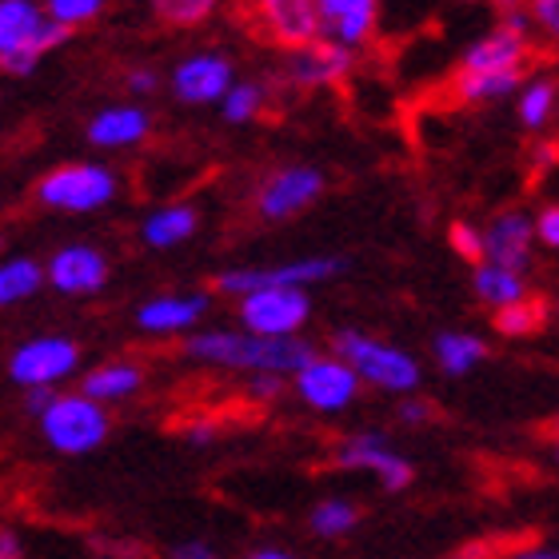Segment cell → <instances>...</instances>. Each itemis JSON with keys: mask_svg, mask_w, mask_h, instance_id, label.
Returning <instances> with one entry per match:
<instances>
[{"mask_svg": "<svg viewBox=\"0 0 559 559\" xmlns=\"http://www.w3.org/2000/svg\"><path fill=\"white\" fill-rule=\"evenodd\" d=\"M188 356L212 368H233V372L296 376L316 356V348L300 336H264L245 328V332H197L188 340Z\"/></svg>", "mask_w": 559, "mask_h": 559, "instance_id": "cell-1", "label": "cell"}, {"mask_svg": "<svg viewBox=\"0 0 559 559\" xmlns=\"http://www.w3.org/2000/svg\"><path fill=\"white\" fill-rule=\"evenodd\" d=\"M64 36L69 24L52 21L36 0H0V64L12 76H28Z\"/></svg>", "mask_w": 559, "mask_h": 559, "instance_id": "cell-2", "label": "cell"}, {"mask_svg": "<svg viewBox=\"0 0 559 559\" xmlns=\"http://www.w3.org/2000/svg\"><path fill=\"white\" fill-rule=\"evenodd\" d=\"M36 424L45 431V440L64 455H88L108 440V412L88 392L57 396Z\"/></svg>", "mask_w": 559, "mask_h": 559, "instance_id": "cell-3", "label": "cell"}, {"mask_svg": "<svg viewBox=\"0 0 559 559\" xmlns=\"http://www.w3.org/2000/svg\"><path fill=\"white\" fill-rule=\"evenodd\" d=\"M332 352H340L344 360H352V368L368 380V384L384 388V392H400L408 396L419 388V364L412 360L408 352L384 340H372L364 332H340L332 340Z\"/></svg>", "mask_w": 559, "mask_h": 559, "instance_id": "cell-4", "label": "cell"}, {"mask_svg": "<svg viewBox=\"0 0 559 559\" xmlns=\"http://www.w3.org/2000/svg\"><path fill=\"white\" fill-rule=\"evenodd\" d=\"M117 176L105 164H60L36 185V200L52 212H96L112 204Z\"/></svg>", "mask_w": 559, "mask_h": 559, "instance_id": "cell-5", "label": "cell"}, {"mask_svg": "<svg viewBox=\"0 0 559 559\" xmlns=\"http://www.w3.org/2000/svg\"><path fill=\"white\" fill-rule=\"evenodd\" d=\"M308 316H312V300L296 284H264L240 296V324L264 336H300Z\"/></svg>", "mask_w": 559, "mask_h": 559, "instance_id": "cell-6", "label": "cell"}, {"mask_svg": "<svg viewBox=\"0 0 559 559\" xmlns=\"http://www.w3.org/2000/svg\"><path fill=\"white\" fill-rule=\"evenodd\" d=\"M292 380H296V392H300V400L308 408L336 416V412H344L356 400L364 376L352 368V360L332 352V356H312Z\"/></svg>", "mask_w": 559, "mask_h": 559, "instance_id": "cell-7", "label": "cell"}, {"mask_svg": "<svg viewBox=\"0 0 559 559\" xmlns=\"http://www.w3.org/2000/svg\"><path fill=\"white\" fill-rule=\"evenodd\" d=\"M76 360H81V348L64 336H40L28 340L12 352L9 360V380L16 388H40V384H60L76 372Z\"/></svg>", "mask_w": 559, "mask_h": 559, "instance_id": "cell-8", "label": "cell"}, {"mask_svg": "<svg viewBox=\"0 0 559 559\" xmlns=\"http://www.w3.org/2000/svg\"><path fill=\"white\" fill-rule=\"evenodd\" d=\"M344 269V260L336 257H304L288 260V264H272V269H233L216 276V288L224 296H245L252 288H264V284H296V288H312V284H324L336 272Z\"/></svg>", "mask_w": 559, "mask_h": 559, "instance_id": "cell-9", "label": "cell"}, {"mask_svg": "<svg viewBox=\"0 0 559 559\" xmlns=\"http://www.w3.org/2000/svg\"><path fill=\"white\" fill-rule=\"evenodd\" d=\"M257 21L272 45L284 52L312 45L324 36V9L320 0H257Z\"/></svg>", "mask_w": 559, "mask_h": 559, "instance_id": "cell-10", "label": "cell"}, {"mask_svg": "<svg viewBox=\"0 0 559 559\" xmlns=\"http://www.w3.org/2000/svg\"><path fill=\"white\" fill-rule=\"evenodd\" d=\"M336 464L352 467V472H372L384 491H404L412 484V464L380 431H360V436L344 440L336 452Z\"/></svg>", "mask_w": 559, "mask_h": 559, "instance_id": "cell-11", "label": "cell"}, {"mask_svg": "<svg viewBox=\"0 0 559 559\" xmlns=\"http://www.w3.org/2000/svg\"><path fill=\"white\" fill-rule=\"evenodd\" d=\"M324 192V176L308 168V164H288L272 173L264 185H260L257 209L264 221H288L296 212H304L308 204H316Z\"/></svg>", "mask_w": 559, "mask_h": 559, "instance_id": "cell-12", "label": "cell"}, {"mask_svg": "<svg viewBox=\"0 0 559 559\" xmlns=\"http://www.w3.org/2000/svg\"><path fill=\"white\" fill-rule=\"evenodd\" d=\"M233 84V64L221 52H197L173 69V93L180 105H216Z\"/></svg>", "mask_w": 559, "mask_h": 559, "instance_id": "cell-13", "label": "cell"}, {"mask_svg": "<svg viewBox=\"0 0 559 559\" xmlns=\"http://www.w3.org/2000/svg\"><path fill=\"white\" fill-rule=\"evenodd\" d=\"M352 69V48L332 40V36H320L312 45H300L288 52V72L292 84H300V88H328V84L344 81V72Z\"/></svg>", "mask_w": 559, "mask_h": 559, "instance_id": "cell-14", "label": "cell"}, {"mask_svg": "<svg viewBox=\"0 0 559 559\" xmlns=\"http://www.w3.org/2000/svg\"><path fill=\"white\" fill-rule=\"evenodd\" d=\"M108 280V260L88 245H69L60 248L57 257L48 260V284L64 296H93L105 288Z\"/></svg>", "mask_w": 559, "mask_h": 559, "instance_id": "cell-15", "label": "cell"}, {"mask_svg": "<svg viewBox=\"0 0 559 559\" xmlns=\"http://www.w3.org/2000/svg\"><path fill=\"white\" fill-rule=\"evenodd\" d=\"M209 312V296L204 292H185V296H156V300L140 304L136 328L148 336H180L200 324V316Z\"/></svg>", "mask_w": 559, "mask_h": 559, "instance_id": "cell-16", "label": "cell"}, {"mask_svg": "<svg viewBox=\"0 0 559 559\" xmlns=\"http://www.w3.org/2000/svg\"><path fill=\"white\" fill-rule=\"evenodd\" d=\"M488 236V260L496 264H508L515 272H527L532 264V245L539 240L536 233V221L527 216V212H503L496 221L484 228Z\"/></svg>", "mask_w": 559, "mask_h": 559, "instance_id": "cell-17", "label": "cell"}, {"mask_svg": "<svg viewBox=\"0 0 559 559\" xmlns=\"http://www.w3.org/2000/svg\"><path fill=\"white\" fill-rule=\"evenodd\" d=\"M320 9H324V36L360 48L376 28L380 0H320Z\"/></svg>", "mask_w": 559, "mask_h": 559, "instance_id": "cell-18", "label": "cell"}, {"mask_svg": "<svg viewBox=\"0 0 559 559\" xmlns=\"http://www.w3.org/2000/svg\"><path fill=\"white\" fill-rule=\"evenodd\" d=\"M148 129H152V120L144 108L117 105V108L96 112L93 124H88V140H93L96 148H129V144H140V140L148 136Z\"/></svg>", "mask_w": 559, "mask_h": 559, "instance_id": "cell-19", "label": "cell"}, {"mask_svg": "<svg viewBox=\"0 0 559 559\" xmlns=\"http://www.w3.org/2000/svg\"><path fill=\"white\" fill-rule=\"evenodd\" d=\"M472 288H476L479 300L491 304V308H503V304H515L527 296L524 272L508 269V264H496V260H479L476 276H472Z\"/></svg>", "mask_w": 559, "mask_h": 559, "instance_id": "cell-20", "label": "cell"}, {"mask_svg": "<svg viewBox=\"0 0 559 559\" xmlns=\"http://www.w3.org/2000/svg\"><path fill=\"white\" fill-rule=\"evenodd\" d=\"M436 364H440L448 376H467L472 368L488 360V344L472 332H440L436 336Z\"/></svg>", "mask_w": 559, "mask_h": 559, "instance_id": "cell-21", "label": "cell"}, {"mask_svg": "<svg viewBox=\"0 0 559 559\" xmlns=\"http://www.w3.org/2000/svg\"><path fill=\"white\" fill-rule=\"evenodd\" d=\"M144 384V372H140L136 364H100V368H93V372L84 376L81 392H88V396H96L100 404H112V400H129L136 388Z\"/></svg>", "mask_w": 559, "mask_h": 559, "instance_id": "cell-22", "label": "cell"}, {"mask_svg": "<svg viewBox=\"0 0 559 559\" xmlns=\"http://www.w3.org/2000/svg\"><path fill=\"white\" fill-rule=\"evenodd\" d=\"M524 88V69L515 72H460L455 76V96L464 105H484V100H503Z\"/></svg>", "mask_w": 559, "mask_h": 559, "instance_id": "cell-23", "label": "cell"}, {"mask_svg": "<svg viewBox=\"0 0 559 559\" xmlns=\"http://www.w3.org/2000/svg\"><path fill=\"white\" fill-rule=\"evenodd\" d=\"M192 233H197V212L188 209V204H168V209L152 212L144 228H140L148 248H176L185 245Z\"/></svg>", "mask_w": 559, "mask_h": 559, "instance_id": "cell-24", "label": "cell"}, {"mask_svg": "<svg viewBox=\"0 0 559 559\" xmlns=\"http://www.w3.org/2000/svg\"><path fill=\"white\" fill-rule=\"evenodd\" d=\"M515 112H520V124L532 132L548 129V120L559 112V84L548 76H536L520 88V100H515Z\"/></svg>", "mask_w": 559, "mask_h": 559, "instance_id": "cell-25", "label": "cell"}, {"mask_svg": "<svg viewBox=\"0 0 559 559\" xmlns=\"http://www.w3.org/2000/svg\"><path fill=\"white\" fill-rule=\"evenodd\" d=\"M45 284V269L28 257H12L0 264V304H21Z\"/></svg>", "mask_w": 559, "mask_h": 559, "instance_id": "cell-26", "label": "cell"}, {"mask_svg": "<svg viewBox=\"0 0 559 559\" xmlns=\"http://www.w3.org/2000/svg\"><path fill=\"white\" fill-rule=\"evenodd\" d=\"M544 320H548V308L536 296H524V300L496 308V328L503 336H532V332L544 328Z\"/></svg>", "mask_w": 559, "mask_h": 559, "instance_id": "cell-27", "label": "cell"}, {"mask_svg": "<svg viewBox=\"0 0 559 559\" xmlns=\"http://www.w3.org/2000/svg\"><path fill=\"white\" fill-rule=\"evenodd\" d=\"M356 520H360V512H356V503L348 500H324L312 508V520H308V527H312V536L320 539H344L356 527Z\"/></svg>", "mask_w": 559, "mask_h": 559, "instance_id": "cell-28", "label": "cell"}, {"mask_svg": "<svg viewBox=\"0 0 559 559\" xmlns=\"http://www.w3.org/2000/svg\"><path fill=\"white\" fill-rule=\"evenodd\" d=\"M260 108H264V88L252 81H236L221 100V112L228 124H248L252 117H260Z\"/></svg>", "mask_w": 559, "mask_h": 559, "instance_id": "cell-29", "label": "cell"}, {"mask_svg": "<svg viewBox=\"0 0 559 559\" xmlns=\"http://www.w3.org/2000/svg\"><path fill=\"white\" fill-rule=\"evenodd\" d=\"M152 9L164 24H176V28H192V24L209 21L216 0H152Z\"/></svg>", "mask_w": 559, "mask_h": 559, "instance_id": "cell-30", "label": "cell"}, {"mask_svg": "<svg viewBox=\"0 0 559 559\" xmlns=\"http://www.w3.org/2000/svg\"><path fill=\"white\" fill-rule=\"evenodd\" d=\"M448 240H452L455 257H464L467 264H479V260H488V236H484V228H476V224L455 221L452 228H448Z\"/></svg>", "mask_w": 559, "mask_h": 559, "instance_id": "cell-31", "label": "cell"}, {"mask_svg": "<svg viewBox=\"0 0 559 559\" xmlns=\"http://www.w3.org/2000/svg\"><path fill=\"white\" fill-rule=\"evenodd\" d=\"M45 9H48V16H52V21L76 28V24L93 21L96 12L105 9V0H45Z\"/></svg>", "mask_w": 559, "mask_h": 559, "instance_id": "cell-32", "label": "cell"}, {"mask_svg": "<svg viewBox=\"0 0 559 559\" xmlns=\"http://www.w3.org/2000/svg\"><path fill=\"white\" fill-rule=\"evenodd\" d=\"M527 9H532V16H536L539 33L559 45V0H527Z\"/></svg>", "mask_w": 559, "mask_h": 559, "instance_id": "cell-33", "label": "cell"}, {"mask_svg": "<svg viewBox=\"0 0 559 559\" xmlns=\"http://www.w3.org/2000/svg\"><path fill=\"white\" fill-rule=\"evenodd\" d=\"M536 233H539V245L556 248V252H559V204H551V209L539 212Z\"/></svg>", "mask_w": 559, "mask_h": 559, "instance_id": "cell-34", "label": "cell"}, {"mask_svg": "<svg viewBox=\"0 0 559 559\" xmlns=\"http://www.w3.org/2000/svg\"><path fill=\"white\" fill-rule=\"evenodd\" d=\"M52 400H57V392H52V388L48 384H40V388H24V412H28V416H45V408L48 404H52Z\"/></svg>", "mask_w": 559, "mask_h": 559, "instance_id": "cell-35", "label": "cell"}, {"mask_svg": "<svg viewBox=\"0 0 559 559\" xmlns=\"http://www.w3.org/2000/svg\"><path fill=\"white\" fill-rule=\"evenodd\" d=\"M428 416H431V404H428V400L404 396V404H400V419H404V424H424Z\"/></svg>", "mask_w": 559, "mask_h": 559, "instance_id": "cell-36", "label": "cell"}, {"mask_svg": "<svg viewBox=\"0 0 559 559\" xmlns=\"http://www.w3.org/2000/svg\"><path fill=\"white\" fill-rule=\"evenodd\" d=\"M129 93H136V96L156 93V76H152L148 69H136V72L129 76Z\"/></svg>", "mask_w": 559, "mask_h": 559, "instance_id": "cell-37", "label": "cell"}, {"mask_svg": "<svg viewBox=\"0 0 559 559\" xmlns=\"http://www.w3.org/2000/svg\"><path fill=\"white\" fill-rule=\"evenodd\" d=\"M176 559H209L212 548L204 544V539H192V544H180V548L173 551Z\"/></svg>", "mask_w": 559, "mask_h": 559, "instance_id": "cell-38", "label": "cell"}, {"mask_svg": "<svg viewBox=\"0 0 559 559\" xmlns=\"http://www.w3.org/2000/svg\"><path fill=\"white\" fill-rule=\"evenodd\" d=\"M0 556H4V559L21 556V539L12 536V532H0Z\"/></svg>", "mask_w": 559, "mask_h": 559, "instance_id": "cell-39", "label": "cell"}, {"mask_svg": "<svg viewBox=\"0 0 559 559\" xmlns=\"http://www.w3.org/2000/svg\"><path fill=\"white\" fill-rule=\"evenodd\" d=\"M188 440H192V443H212V440H216V428H212V424H197V428H188Z\"/></svg>", "mask_w": 559, "mask_h": 559, "instance_id": "cell-40", "label": "cell"}, {"mask_svg": "<svg viewBox=\"0 0 559 559\" xmlns=\"http://www.w3.org/2000/svg\"><path fill=\"white\" fill-rule=\"evenodd\" d=\"M252 556H257V559H288V551H284V548H257Z\"/></svg>", "mask_w": 559, "mask_h": 559, "instance_id": "cell-41", "label": "cell"}, {"mask_svg": "<svg viewBox=\"0 0 559 559\" xmlns=\"http://www.w3.org/2000/svg\"><path fill=\"white\" fill-rule=\"evenodd\" d=\"M491 4H496V9H503V12H508V9H520V4H524V0H491Z\"/></svg>", "mask_w": 559, "mask_h": 559, "instance_id": "cell-42", "label": "cell"}, {"mask_svg": "<svg viewBox=\"0 0 559 559\" xmlns=\"http://www.w3.org/2000/svg\"><path fill=\"white\" fill-rule=\"evenodd\" d=\"M551 431H556V436H559V416H556V424H551Z\"/></svg>", "mask_w": 559, "mask_h": 559, "instance_id": "cell-43", "label": "cell"}, {"mask_svg": "<svg viewBox=\"0 0 559 559\" xmlns=\"http://www.w3.org/2000/svg\"><path fill=\"white\" fill-rule=\"evenodd\" d=\"M556 464H559V448H556Z\"/></svg>", "mask_w": 559, "mask_h": 559, "instance_id": "cell-44", "label": "cell"}]
</instances>
